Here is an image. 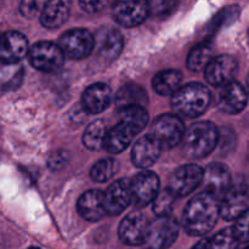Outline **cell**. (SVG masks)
<instances>
[{
  "mask_svg": "<svg viewBox=\"0 0 249 249\" xmlns=\"http://www.w3.org/2000/svg\"><path fill=\"white\" fill-rule=\"evenodd\" d=\"M211 104V92L201 83L180 87L173 94L172 107L174 112L185 118H196L203 114Z\"/></svg>",
  "mask_w": 249,
  "mask_h": 249,
  "instance_id": "7a4b0ae2",
  "label": "cell"
},
{
  "mask_svg": "<svg viewBox=\"0 0 249 249\" xmlns=\"http://www.w3.org/2000/svg\"><path fill=\"white\" fill-rule=\"evenodd\" d=\"M216 105L221 112L228 114H237L245 109L247 105V91L235 80L220 87L216 96Z\"/></svg>",
  "mask_w": 249,
  "mask_h": 249,
  "instance_id": "9a60e30c",
  "label": "cell"
},
{
  "mask_svg": "<svg viewBox=\"0 0 249 249\" xmlns=\"http://www.w3.org/2000/svg\"><path fill=\"white\" fill-rule=\"evenodd\" d=\"M147 228L148 220L145 214L139 211L131 212L119 225V238L126 246H142Z\"/></svg>",
  "mask_w": 249,
  "mask_h": 249,
  "instance_id": "5bb4252c",
  "label": "cell"
},
{
  "mask_svg": "<svg viewBox=\"0 0 249 249\" xmlns=\"http://www.w3.org/2000/svg\"><path fill=\"white\" fill-rule=\"evenodd\" d=\"M112 15L117 23L131 28L142 23L150 14L146 0H116Z\"/></svg>",
  "mask_w": 249,
  "mask_h": 249,
  "instance_id": "30bf717a",
  "label": "cell"
},
{
  "mask_svg": "<svg viewBox=\"0 0 249 249\" xmlns=\"http://www.w3.org/2000/svg\"><path fill=\"white\" fill-rule=\"evenodd\" d=\"M201 184L203 192L212 195L220 201L224 194L231 186L230 170L221 163H212L206 168V170H203Z\"/></svg>",
  "mask_w": 249,
  "mask_h": 249,
  "instance_id": "4fadbf2b",
  "label": "cell"
},
{
  "mask_svg": "<svg viewBox=\"0 0 249 249\" xmlns=\"http://www.w3.org/2000/svg\"><path fill=\"white\" fill-rule=\"evenodd\" d=\"M248 212V189L246 182H236L229 187L219 201V214L228 221L236 220Z\"/></svg>",
  "mask_w": 249,
  "mask_h": 249,
  "instance_id": "52a82bcc",
  "label": "cell"
},
{
  "mask_svg": "<svg viewBox=\"0 0 249 249\" xmlns=\"http://www.w3.org/2000/svg\"><path fill=\"white\" fill-rule=\"evenodd\" d=\"M119 122L128 125L135 134H139L148 123V114L143 106H126L121 108Z\"/></svg>",
  "mask_w": 249,
  "mask_h": 249,
  "instance_id": "484cf974",
  "label": "cell"
},
{
  "mask_svg": "<svg viewBox=\"0 0 249 249\" xmlns=\"http://www.w3.org/2000/svg\"><path fill=\"white\" fill-rule=\"evenodd\" d=\"M237 61L229 55L212 57L204 67L207 82L213 87H223L235 79L237 73Z\"/></svg>",
  "mask_w": 249,
  "mask_h": 249,
  "instance_id": "7c38bea8",
  "label": "cell"
},
{
  "mask_svg": "<svg viewBox=\"0 0 249 249\" xmlns=\"http://www.w3.org/2000/svg\"><path fill=\"white\" fill-rule=\"evenodd\" d=\"M203 169L196 164H186L178 168L169 180L168 189L177 197H185L201 185Z\"/></svg>",
  "mask_w": 249,
  "mask_h": 249,
  "instance_id": "8fae6325",
  "label": "cell"
},
{
  "mask_svg": "<svg viewBox=\"0 0 249 249\" xmlns=\"http://www.w3.org/2000/svg\"><path fill=\"white\" fill-rule=\"evenodd\" d=\"M79 5L88 14H97L106 7L107 0H79Z\"/></svg>",
  "mask_w": 249,
  "mask_h": 249,
  "instance_id": "e575fe53",
  "label": "cell"
},
{
  "mask_svg": "<svg viewBox=\"0 0 249 249\" xmlns=\"http://www.w3.org/2000/svg\"><path fill=\"white\" fill-rule=\"evenodd\" d=\"M218 128L211 122H198L185 130L182 136V148L192 160L204 158L214 151L218 145Z\"/></svg>",
  "mask_w": 249,
  "mask_h": 249,
  "instance_id": "3957f363",
  "label": "cell"
},
{
  "mask_svg": "<svg viewBox=\"0 0 249 249\" xmlns=\"http://www.w3.org/2000/svg\"><path fill=\"white\" fill-rule=\"evenodd\" d=\"M185 133V125L180 117L175 114H163L155 119L150 135L163 150H172L179 145Z\"/></svg>",
  "mask_w": 249,
  "mask_h": 249,
  "instance_id": "5b68a950",
  "label": "cell"
},
{
  "mask_svg": "<svg viewBox=\"0 0 249 249\" xmlns=\"http://www.w3.org/2000/svg\"><path fill=\"white\" fill-rule=\"evenodd\" d=\"M162 153V148L155 141V139L148 134V135L142 136L139 139L133 146L131 151V160L135 164V167L146 169L155 164L156 160L160 158Z\"/></svg>",
  "mask_w": 249,
  "mask_h": 249,
  "instance_id": "ffe728a7",
  "label": "cell"
},
{
  "mask_svg": "<svg viewBox=\"0 0 249 249\" xmlns=\"http://www.w3.org/2000/svg\"><path fill=\"white\" fill-rule=\"evenodd\" d=\"M58 46L67 57L82 60L88 57L94 50V36L87 29H71L62 34L58 40Z\"/></svg>",
  "mask_w": 249,
  "mask_h": 249,
  "instance_id": "8992f818",
  "label": "cell"
},
{
  "mask_svg": "<svg viewBox=\"0 0 249 249\" xmlns=\"http://www.w3.org/2000/svg\"><path fill=\"white\" fill-rule=\"evenodd\" d=\"M105 213L109 215H118L125 211L131 203L130 189L128 180H117L109 185L102 194Z\"/></svg>",
  "mask_w": 249,
  "mask_h": 249,
  "instance_id": "2e32d148",
  "label": "cell"
},
{
  "mask_svg": "<svg viewBox=\"0 0 249 249\" xmlns=\"http://www.w3.org/2000/svg\"><path fill=\"white\" fill-rule=\"evenodd\" d=\"M135 135L136 134L128 125L119 122L116 126L107 130L104 148L111 153L123 152L130 145Z\"/></svg>",
  "mask_w": 249,
  "mask_h": 249,
  "instance_id": "603a6c76",
  "label": "cell"
},
{
  "mask_svg": "<svg viewBox=\"0 0 249 249\" xmlns=\"http://www.w3.org/2000/svg\"><path fill=\"white\" fill-rule=\"evenodd\" d=\"M28 53V41L19 32L0 34V62L11 65L24 58Z\"/></svg>",
  "mask_w": 249,
  "mask_h": 249,
  "instance_id": "e0dca14e",
  "label": "cell"
},
{
  "mask_svg": "<svg viewBox=\"0 0 249 249\" xmlns=\"http://www.w3.org/2000/svg\"><path fill=\"white\" fill-rule=\"evenodd\" d=\"M147 1L148 14L157 18H165L175 11L178 0H146Z\"/></svg>",
  "mask_w": 249,
  "mask_h": 249,
  "instance_id": "1f68e13d",
  "label": "cell"
},
{
  "mask_svg": "<svg viewBox=\"0 0 249 249\" xmlns=\"http://www.w3.org/2000/svg\"><path fill=\"white\" fill-rule=\"evenodd\" d=\"M77 208L82 218L85 220L99 221L105 215L104 202H102V192L99 190H90L80 196L78 199Z\"/></svg>",
  "mask_w": 249,
  "mask_h": 249,
  "instance_id": "7402d4cb",
  "label": "cell"
},
{
  "mask_svg": "<svg viewBox=\"0 0 249 249\" xmlns=\"http://www.w3.org/2000/svg\"><path fill=\"white\" fill-rule=\"evenodd\" d=\"M28 55L31 65L41 72H55L65 60L60 46L51 41H38L28 50Z\"/></svg>",
  "mask_w": 249,
  "mask_h": 249,
  "instance_id": "ba28073f",
  "label": "cell"
},
{
  "mask_svg": "<svg viewBox=\"0 0 249 249\" xmlns=\"http://www.w3.org/2000/svg\"><path fill=\"white\" fill-rule=\"evenodd\" d=\"M131 203L138 208H143L152 203L155 197L160 192V179L152 172L139 173L130 182Z\"/></svg>",
  "mask_w": 249,
  "mask_h": 249,
  "instance_id": "9c48e42d",
  "label": "cell"
},
{
  "mask_svg": "<svg viewBox=\"0 0 249 249\" xmlns=\"http://www.w3.org/2000/svg\"><path fill=\"white\" fill-rule=\"evenodd\" d=\"M182 74L177 70H165L157 73L152 80V87L157 94L167 96L173 95L181 87Z\"/></svg>",
  "mask_w": 249,
  "mask_h": 249,
  "instance_id": "d4e9b609",
  "label": "cell"
},
{
  "mask_svg": "<svg viewBox=\"0 0 249 249\" xmlns=\"http://www.w3.org/2000/svg\"><path fill=\"white\" fill-rule=\"evenodd\" d=\"M179 223L170 215L157 216L148 223L143 248L145 249H168L177 241L179 235Z\"/></svg>",
  "mask_w": 249,
  "mask_h": 249,
  "instance_id": "277c9868",
  "label": "cell"
},
{
  "mask_svg": "<svg viewBox=\"0 0 249 249\" xmlns=\"http://www.w3.org/2000/svg\"><path fill=\"white\" fill-rule=\"evenodd\" d=\"M114 102L119 108L126 106H145L147 104V95L139 85H126L114 96Z\"/></svg>",
  "mask_w": 249,
  "mask_h": 249,
  "instance_id": "4316f807",
  "label": "cell"
},
{
  "mask_svg": "<svg viewBox=\"0 0 249 249\" xmlns=\"http://www.w3.org/2000/svg\"><path fill=\"white\" fill-rule=\"evenodd\" d=\"M112 91L108 85L96 83L84 90L82 95V106L87 113L97 114L108 108L112 101Z\"/></svg>",
  "mask_w": 249,
  "mask_h": 249,
  "instance_id": "d6986e66",
  "label": "cell"
},
{
  "mask_svg": "<svg viewBox=\"0 0 249 249\" xmlns=\"http://www.w3.org/2000/svg\"><path fill=\"white\" fill-rule=\"evenodd\" d=\"M219 216V199L202 191L187 203L182 228L190 236H204L213 230Z\"/></svg>",
  "mask_w": 249,
  "mask_h": 249,
  "instance_id": "6da1fadb",
  "label": "cell"
},
{
  "mask_svg": "<svg viewBox=\"0 0 249 249\" xmlns=\"http://www.w3.org/2000/svg\"><path fill=\"white\" fill-rule=\"evenodd\" d=\"M123 36L117 29L105 27L94 36V49L97 55L105 61L109 62L119 56L123 50Z\"/></svg>",
  "mask_w": 249,
  "mask_h": 249,
  "instance_id": "ac0fdd59",
  "label": "cell"
},
{
  "mask_svg": "<svg viewBox=\"0 0 249 249\" xmlns=\"http://www.w3.org/2000/svg\"><path fill=\"white\" fill-rule=\"evenodd\" d=\"M28 249H40L39 247H29Z\"/></svg>",
  "mask_w": 249,
  "mask_h": 249,
  "instance_id": "8d00e7d4",
  "label": "cell"
},
{
  "mask_svg": "<svg viewBox=\"0 0 249 249\" xmlns=\"http://www.w3.org/2000/svg\"><path fill=\"white\" fill-rule=\"evenodd\" d=\"M241 243L242 242L235 235L232 228H230L224 229L213 237L199 241L192 249H238Z\"/></svg>",
  "mask_w": 249,
  "mask_h": 249,
  "instance_id": "cb8c5ba5",
  "label": "cell"
},
{
  "mask_svg": "<svg viewBox=\"0 0 249 249\" xmlns=\"http://www.w3.org/2000/svg\"><path fill=\"white\" fill-rule=\"evenodd\" d=\"M238 249H248V242L241 243V246L238 247Z\"/></svg>",
  "mask_w": 249,
  "mask_h": 249,
  "instance_id": "d590c367",
  "label": "cell"
},
{
  "mask_svg": "<svg viewBox=\"0 0 249 249\" xmlns=\"http://www.w3.org/2000/svg\"><path fill=\"white\" fill-rule=\"evenodd\" d=\"M178 197L170 191L169 189H164L163 191L158 192L157 196L152 201L153 212L157 216H167L172 213L175 206V199Z\"/></svg>",
  "mask_w": 249,
  "mask_h": 249,
  "instance_id": "f546056e",
  "label": "cell"
},
{
  "mask_svg": "<svg viewBox=\"0 0 249 249\" xmlns=\"http://www.w3.org/2000/svg\"><path fill=\"white\" fill-rule=\"evenodd\" d=\"M107 130L108 129H107L106 123L101 119L89 124V126L85 129L84 135H83V143H84L85 147L91 151L102 150L105 145Z\"/></svg>",
  "mask_w": 249,
  "mask_h": 249,
  "instance_id": "83f0119b",
  "label": "cell"
},
{
  "mask_svg": "<svg viewBox=\"0 0 249 249\" xmlns=\"http://www.w3.org/2000/svg\"><path fill=\"white\" fill-rule=\"evenodd\" d=\"M232 230L241 242H248V212H246L240 218L236 219Z\"/></svg>",
  "mask_w": 249,
  "mask_h": 249,
  "instance_id": "836d02e7",
  "label": "cell"
},
{
  "mask_svg": "<svg viewBox=\"0 0 249 249\" xmlns=\"http://www.w3.org/2000/svg\"><path fill=\"white\" fill-rule=\"evenodd\" d=\"M213 49L208 43H202L191 49L187 56V67L194 72H201L213 56Z\"/></svg>",
  "mask_w": 249,
  "mask_h": 249,
  "instance_id": "f1b7e54d",
  "label": "cell"
},
{
  "mask_svg": "<svg viewBox=\"0 0 249 249\" xmlns=\"http://www.w3.org/2000/svg\"><path fill=\"white\" fill-rule=\"evenodd\" d=\"M71 0H48L40 12V22L45 28L55 29L62 26L71 14Z\"/></svg>",
  "mask_w": 249,
  "mask_h": 249,
  "instance_id": "44dd1931",
  "label": "cell"
},
{
  "mask_svg": "<svg viewBox=\"0 0 249 249\" xmlns=\"http://www.w3.org/2000/svg\"><path fill=\"white\" fill-rule=\"evenodd\" d=\"M116 173V162L111 158H105V160H99L94 167L91 168L90 177L96 182H106Z\"/></svg>",
  "mask_w": 249,
  "mask_h": 249,
  "instance_id": "4dcf8cb0",
  "label": "cell"
},
{
  "mask_svg": "<svg viewBox=\"0 0 249 249\" xmlns=\"http://www.w3.org/2000/svg\"><path fill=\"white\" fill-rule=\"evenodd\" d=\"M45 0H21L19 4V12L22 16L27 18H34L40 15Z\"/></svg>",
  "mask_w": 249,
  "mask_h": 249,
  "instance_id": "d6a6232c",
  "label": "cell"
}]
</instances>
